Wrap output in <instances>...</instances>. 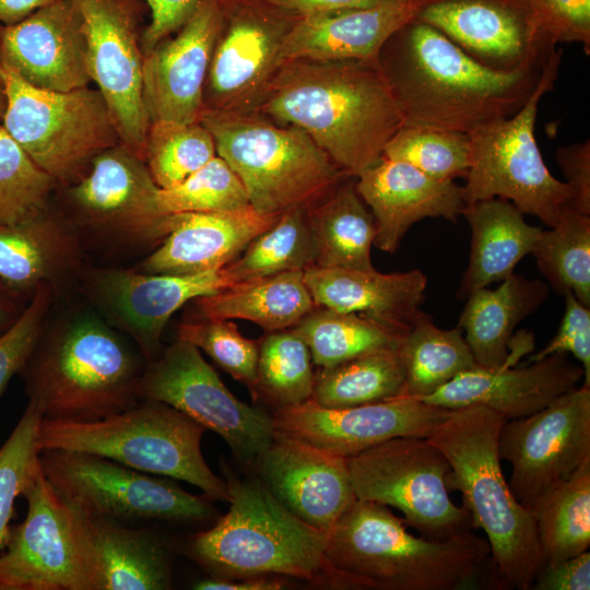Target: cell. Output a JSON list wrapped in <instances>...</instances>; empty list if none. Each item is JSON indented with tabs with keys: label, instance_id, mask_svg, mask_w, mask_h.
<instances>
[{
	"label": "cell",
	"instance_id": "cell-1",
	"mask_svg": "<svg viewBox=\"0 0 590 590\" xmlns=\"http://www.w3.org/2000/svg\"><path fill=\"white\" fill-rule=\"evenodd\" d=\"M256 111L305 131L350 177L377 163L403 125L378 58L285 61Z\"/></svg>",
	"mask_w": 590,
	"mask_h": 590
},
{
	"label": "cell",
	"instance_id": "cell-2",
	"mask_svg": "<svg viewBox=\"0 0 590 590\" xmlns=\"http://www.w3.org/2000/svg\"><path fill=\"white\" fill-rule=\"evenodd\" d=\"M378 61L403 125L463 133L516 114L545 62L509 71L486 67L415 19L388 39Z\"/></svg>",
	"mask_w": 590,
	"mask_h": 590
},
{
	"label": "cell",
	"instance_id": "cell-3",
	"mask_svg": "<svg viewBox=\"0 0 590 590\" xmlns=\"http://www.w3.org/2000/svg\"><path fill=\"white\" fill-rule=\"evenodd\" d=\"M506 417L480 404L449 410L426 439L447 459L448 491L462 496L472 527L486 534L496 577L507 587L531 588L542 564L535 518L512 494L499 457Z\"/></svg>",
	"mask_w": 590,
	"mask_h": 590
},
{
	"label": "cell",
	"instance_id": "cell-4",
	"mask_svg": "<svg viewBox=\"0 0 590 590\" xmlns=\"http://www.w3.org/2000/svg\"><path fill=\"white\" fill-rule=\"evenodd\" d=\"M229 509L192 536L191 556L213 577H291L332 589H361L329 563L328 535L287 510L261 483L226 472Z\"/></svg>",
	"mask_w": 590,
	"mask_h": 590
},
{
	"label": "cell",
	"instance_id": "cell-5",
	"mask_svg": "<svg viewBox=\"0 0 590 590\" xmlns=\"http://www.w3.org/2000/svg\"><path fill=\"white\" fill-rule=\"evenodd\" d=\"M406 527L389 507L356 499L329 533L327 558L361 589L457 590L491 556L487 540L471 530L430 540Z\"/></svg>",
	"mask_w": 590,
	"mask_h": 590
},
{
	"label": "cell",
	"instance_id": "cell-6",
	"mask_svg": "<svg viewBox=\"0 0 590 590\" xmlns=\"http://www.w3.org/2000/svg\"><path fill=\"white\" fill-rule=\"evenodd\" d=\"M144 366L107 326L83 318L42 331L19 374L43 420L90 422L141 401Z\"/></svg>",
	"mask_w": 590,
	"mask_h": 590
},
{
	"label": "cell",
	"instance_id": "cell-7",
	"mask_svg": "<svg viewBox=\"0 0 590 590\" xmlns=\"http://www.w3.org/2000/svg\"><path fill=\"white\" fill-rule=\"evenodd\" d=\"M200 122L212 134L216 155L243 182L249 204L262 214L307 209L350 177L305 131L259 111L203 110Z\"/></svg>",
	"mask_w": 590,
	"mask_h": 590
},
{
	"label": "cell",
	"instance_id": "cell-8",
	"mask_svg": "<svg viewBox=\"0 0 590 590\" xmlns=\"http://www.w3.org/2000/svg\"><path fill=\"white\" fill-rule=\"evenodd\" d=\"M205 428L173 406L152 400L90 422L43 420L39 451L62 449L93 453L134 470L180 480L199 487L208 499L228 502L226 482L205 462Z\"/></svg>",
	"mask_w": 590,
	"mask_h": 590
},
{
	"label": "cell",
	"instance_id": "cell-9",
	"mask_svg": "<svg viewBox=\"0 0 590 590\" xmlns=\"http://www.w3.org/2000/svg\"><path fill=\"white\" fill-rule=\"evenodd\" d=\"M562 56V49L552 50L533 92L516 114L485 122L468 133L470 166L462 187L465 204L505 199L548 227L570 205L569 186L550 173L534 134L539 103L554 86Z\"/></svg>",
	"mask_w": 590,
	"mask_h": 590
},
{
	"label": "cell",
	"instance_id": "cell-10",
	"mask_svg": "<svg viewBox=\"0 0 590 590\" xmlns=\"http://www.w3.org/2000/svg\"><path fill=\"white\" fill-rule=\"evenodd\" d=\"M2 126L32 161L55 181L80 179L101 152L119 143L98 90L51 92L26 83L3 67Z\"/></svg>",
	"mask_w": 590,
	"mask_h": 590
},
{
	"label": "cell",
	"instance_id": "cell-11",
	"mask_svg": "<svg viewBox=\"0 0 590 590\" xmlns=\"http://www.w3.org/2000/svg\"><path fill=\"white\" fill-rule=\"evenodd\" d=\"M38 461L56 493L68 505L93 516L121 522H202L216 514L206 497L102 456L45 449Z\"/></svg>",
	"mask_w": 590,
	"mask_h": 590
},
{
	"label": "cell",
	"instance_id": "cell-12",
	"mask_svg": "<svg viewBox=\"0 0 590 590\" xmlns=\"http://www.w3.org/2000/svg\"><path fill=\"white\" fill-rule=\"evenodd\" d=\"M346 464L356 499L398 509L421 536L442 540L473 528L467 508L450 499L447 459L426 437L389 439Z\"/></svg>",
	"mask_w": 590,
	"mask_h": 590
},
{
	"label": "cell",
	"instance_id": "cell-13",
	"mask_svg": "<svg viewBox=\"0 0 590 590\" xmlns=\"http://www.w3.org/2000/svg\"><path fill=\"white\" fill-rule=\"evenodd\" d=\"M138 396L166 403L216 433L249 467L256 465L273 439L272 415L238 400L200 350L181 340L145 364Z\"/></svg>",
	"mask_w": 590,
	"mask_h": 590
},
{
	"label": "cell",
	"instance_id": "cell-14",
	"mask_svg": "<svg viewBox=\"0 0 590 590\" xmlns=\"http://www.w3.org/2000/svg\"><path fill=\"white\" fill-rule=\"evenodd\" d=\"M72 1L83 21L90 79L106 102L119 142L143 160L150 127L143 99V2Z\"/></svg>",
	"mask_w": 590,
	"mask_h": 590
},
{
	"label": "cell",
	"instance_id": "cell-15",
	"mask_svg": "<svg viewBox=\"0 0 590 590\" xmlns=\"http://www.w3.org/2000/svg\"><path fill=\"white\" fill-rule=\"evenodd\" d=\"M221 2L222 24L204 85L203 110H256L283 64V44L298 17L259 0Z\"/></svg>",
	"mask_w": 590,
	"mask_h": 590
},
{
	"label": "cell",
	"instance_id": "cell-16",
	"mask_svg": "<svg viewBox=\"0 0 590 590\" xmlns=\"http://www.w3.org/2000/svg\"><path fill=\"white\" fill-rule=\"evenodd\" d=\"M498 450L511 465L512 494L531 511L590 459V387L578 386L535 413L506 420Z\"/></svg>",
	"mask_w": 590,
	"mask_h": 590
},
{
	"label": "cell",
	"instance_id": "cell-17",
	"mask_svg": "<svg viewBox=\"0 0 590 590\" xmlns=\"http://www.w3.org/2000/svg\"><path fill=\"white\" fill-rule=\"evenodd\" d=\"M22 496L26 516L0 548V590H93L70 509L40 465Z\"/></svg>",
	"mask_w": 590,
	"mask_h": 590
},
{
	"label": "cell",
	"instance_id": "cell-18",
	"mask_svg": "<svg viewBox=\"0 0 590 590\" xmlns=\"http://www.w3.org/2000/svg\"><path fill=\"white\" fill-rule=\"evenodd\" d=\"M448 413L420 399L397 397L343 409L309 400L275 411L272 420L275 432L347 459L396 437H427Z\"/></svg>",
	"mask_w": 590,
	"mask_h": 590
},
{
	"label": "cell",
	"instance_id": "cell-19",
	"mask_svg": "<svg viewBox=\"0 0 590 590\" xmlns=\"http://www.w3.org/2000/svg\"><path fill=\"white\" fill-rule=\"evenodd\" d=\"M158 189L145 162L119 142L94 157L70 197L82 220L101 233L156 241L172 227V214L158 209Z\"/></svg>",
	"mask_w": 590,
	"mask_h": 590
},
{
	"label": "cell",
	"instance_id": "cell-20",
	"mask_svg": "<svg viewBox=\"0 0 590 590\" xmlns=\"http://www.w3.org/2000/svg\"><path fill=\"white\" fill-rule=\"evenodd\" d=\"M414 19L496 70L541 64L555 49L538 37L523 0H424Z\"/></svg>",
	"mask_w": 590,
	"mask_h": 590
},
{
	"label": "cell",
	"instance_id": "cell-21",
	"mask_svg": "<svg viewBox=\"0 0 590 590\" xmlns=\"http://www.w3.org/2000/svg\"><path fill=\"white\" fill-rule=\"evenodd\" d=\"M221 24V0H202L173 35L144 55L143 99L150 123L200 121L204 85Z\"/></svg>",
	"mask_w": 590,
	"mask_h": 590
},
{
	"label": "cell",
	"instance_id": "cell-22",
	"mask_svg": "<svg viewBox=\"0 0 590 590\" xmlns=\"http://www.w3.org/2000/svg\"><path fill=\"white\" fill-rule=\"evenodd\" d=\"M255 468L287 510L326 535L356 500L345 458L275 430Z\"/></svg>",
	"mask_w": 590,
	"mask_h": 590
},
{
	"label": "cell",
	"instance_id": "cell-23",
	"mask_svg": "<svg viewBox=\"0 0 590 590\" xmlns=\"http://www.w3.org/2000/svg\"><path fill=\"white\" fill-rule=\"evenodd\" d=\"M0 58L37 88L69 92L91 81L83 21L72 0H56L2 26Z\"/></svg>",
	"mask_w": 590,
	"mask_h": 590
},
{
	"label": "cell",
	"instance_id": "cell-24",
	"mask_svg": "<svg viewBox=\"0 0 590 590\" xmlns=\"http://www.w3.org/2000/svg\"><path fill=\"white\" fill-rule=\"evenodd\" d=\"M229 286L222 269L187 275L108 270L95 279L101 303L133 337L146 363L160 356L161 335L176 310Z\"/></svg>",
	"mask_w": 590,
	"mask_h": 590
},
{
	"label": "cell",
	"instance_id": "cell-25",
	"mask_svg": "<svg viewBox=\"0 0 590 590\" xmlns=\"http://www.w3.org/2000/svg\"><path fill=\"white\" fill-rule=\"evenodd\" d=\"M582 378V367L557 353L519 368L479 366L420 400L448 410L480 404L512 420L542 410Z\"/></svg>",
	"mask_w": 590,
	"mask_h": 590
},
{
	"label": "cell",
	"instance_id": "cell-26",
	"mask_svg": "<svg viewBox=\"0 0 590 590\" xmlns=\"http://www.w3.org/2000/svg\"><path fill=\"white\" fill-rule=\"evenodd\" d=\"M355 188L376 223L374 245L394 253L410 227L426 217L457 221L462 187L433 178L409 163L382 156L355 177Z\"/></svg>",
	"mask_w": 590,
	"mask_h": 590
},
{
	"label": "cell",
	"instance_id": "cell-27",
	"mask_svg": "<svg viewBox=\"0 0 590 590\" xmlns=\"http://www.w3.org/2000/svg\"><path fill=\"white\" fill-rule=\"evenodd\" d=\"M68 507L93 590L172 588L169 557L154 534Z\"/></svg>",
	"mask_w": 590,
	"mask_h": 590
},
{
	"label": "cell",
	"instance_id": "cell-28",
	"mask_svg": "<svg viewBox=\"0 0 590 590\" xmlns=\"http://www.w3.org/2000/svg\"><path fill=\"white\" fill-rule=\"evenodd\" d=\"M278 217L252 206L172 214L169 233L145 258L141 272L187 275L222 269Z\"/></svg>",
	"mask_w": 590,
	"mask_h": 590
},
{
	"label": "cell",
	"instance_id": "cell-29",
	"mask_svg": "<svg viewBox=\"0 0 590 590\" xmlns=\"http://www.w3.org/2000/svg\"><path fill=\"white\" fill-rule=\"evenodd\" d=\"M424 0H382L298 19L282 48L283 63L294 59H377L388 39L411 22Z\"/></svg>",
	"mask_w": 590,
	"mask_h": 590
},
{
	"label": "cell",
	"instance_id": "cell-30",
	"mask_svg": "<svg viewBox=\"0 0 590 590\" xmlns=\"http://www.w3.org/2000/svg\"><path fill=\"white\" fill-rule=\"evenodd\" d=\"M317 306L356 312L405 333L423 312L426 275L415 269L381 273L371 270L322 268L304 271Z\"/></svg>",
	"mask_w": 590,
	"mask_h": 590
},
{
	"label": "cell",
	"instance_id": "cell-31",
	"mask_svg": "<svg viewBox=\"0 0 590 590\" xmlns=\"http://www.w3.org/2000/svg\"><path fill=\"white\" fill-rule=\"evenodd\" d=\"M550 293L546 283L514 273L494 290L482 287L465 298L458 326L480 367L512 365V332L535 312Z\"/></svg>",
	"mask_w": 590,
	"mask_h": 590
},
{
	"label": "cell",
	"instance_id": "cell-32",
	"mask_svg": "<svg viewBox=\"0 0 590 590\" xmlns=\"http://www.w3.org/2000/svg\"><path fill=\"white\" fill-rule=\"evenodd\" d=\"M461 215L471 229L469 263L457 292L463 300L514 274L518 262L533 251L543 229L527 223L510 201L500 198L465 204Z\"/></svg>",
	"mask_w": 590,
	"mask_h": 590
},
{
	"label": "cell",
	"instance_id": "cell-33",
	"mask_svg": "<svg viewBox=\"0 0 590 590\" xmlns=\"http://www.w3.org/2000/svg\"><path fill=\"white\" fill-rule=\"evenodd\" d=\"M78 257L74 233L47 212L17 225L0 224V283L14 296H32L72 269Z\"/></svg>",
	"mask_w": 590,
	"mask_h": 590
},
{
	"label": "cell",
	"instance_id": "cell-34",
	"mask_svg": "<svg viewBox=\"0 0 590 590\" xmlns=\"http://www.w3.org/2000/svg\"><path fill=\"white\" fill-rule=\"evenodd\" d=\"M194 305L198 317L245 319L266 332L293 328L317 306L300 270L238 283Z\"/></svg>",
	"mask_w": 590,
	"mask_h": 590
},
{
	"label": "cell",
	"instance_id": "cell-35",
	"mask_svg": "<svg viewBox=\"0 0 590 590\" xmlns=\"http://www.w3.org/2000/svg\"><path fill=\"white\" fill-rule=\"evenodd\" d=\"M306 217L317 248L315 266L375 269L370 249L376 238V223L356 191L355 177L344 178L309 205Z\"/></svg>",
	"mask_w": 590,
	"mask_h": 590
},
{
	"label": "cell",
	"instance_id": "cell-36",
	"mask_svg": "<svg viewBox=\"0 0 590 590\" xmlns=\"http://www.w3.org/2000/svg\"><path fill=\"white\" fill-rule=\"evenodd\" d=\"M398 351L404 367L400 397L421 399L479 367L462 330L441 329L424 311L403 334Z\"/></svg>",
	"mask_w": 590,
	"mask_h": 590
},
{
	"label": "cell",
	"instance_id": "cell-37",
	"mask_svg": "<svg viewBox=\"0 0 590 590\" xmlns=\"http://www.w3.org/2000/svg\"><path fill=\"white\" fill-rule=\"evenodd\" d=\"M404 367L396 350H377L315 374L311 401L322 408L343 409L400 397Z\"/></svg>",
	"mask_w": 590,
	"mask_h": 590
},
{
	"label": "cell",
	"instance_id": "cell-38",
	"mask_svg": "<svg viewBox=\"0 0 590 590\" xmlns=\"http://www.w3.org/2000/svg\"><path fill=\"white\" fill-rule=\"evenodd\" d=\"M542 563L577 556L590 546V459L547 492L531 510Z\"/></svg>",
	"mask_w": 590,
	"mask_h": 590
},
{
	"label": "cell",
	"instance_id": "cell-39",
	"mask_svg": "<svg viewBox=\"0 0 590 590\" xmlns=\"http://www.w3.org/2000/svg\"><path fill=\"white\" fill-rule=\"evenodd\" d=\"M293 329L312 363L330 367L377 350H396L404 333L356 312L316 306Z\"/></svg>",
	"mask_w": 590,
	"mask_h": 590
},
{
	"label": "cell",
	"instance_id": "cell-40",
	"mask_svg": "<svg viewBox=\"0 0 590 590\" xmlns=\"http://www.w3.org/2000/svg\"><path fill=\"white\" fill-rule=\"evenodd\" d=\"M244 255L222 268L231 286L287 271H305L316 264L317 248L306 209L279 215L244 250Z\"/></svg>",
	"mask_w": 590,
	"mask_h": 590
},
{
	"label": "cell",
	"instance_id": "cell-41",
	"mask_svg": "<svg viewBox=\"0 0 590 590\" xmlns=\"http://www.w3.org/2000/svg\"><path fill=\"white\" fill-rule=\"evenodd\" d=\"M312 364L307 344L293 329L267 332L258 341L253 399L275 411L311 400Z\"/></svg>",
	"mask_w": 590,
	"mask_h": 590
},
{
	"label": "cell",
	"instance_id": "cell-42",
	"mask_svg": "<svg viewBox=\"0 0 590 590\" xmlns=\"http://www.w3.org/2000/svg\"><path fill=\"white\" fill-rule=\"evenodd\" d=\"M550 228L531 252L540 272L557 294L570 292L590 307V215L567 205Z\"/></svg>",
	"mask_w": 590,
	"mask_h": 590
},
{
	"label": "cell",
	"instance_id": "cell-43",
	"mask_svg": "<svg viewBox=\"0 0 590 590\" xmlns=\"http://www.w3.org/2000/svg\"><path fill=\"white\" fill-rule=\"evenodd\" d=\"M216 156L214 139L200 122L152 121L143 160L161 189L174 187Z\"/></svg>",
	"mask_w": 590,
	"mask_h": 590
},
{
	"label": "cell",
	"instance_id": "cell-44",
	"mask_svg": "<svg viewBox=\"0 0 590 590\" xmlns=\"http://www.w3.org/2000/svg\"><path fill=\"white\" fill-rule=\"evenodd\" d=\"M382 156L409 163L433 178L455 181L467 176L470 142L468 133L402 125Z\"/></svg>",
	"mask_w": 590,
	"mask_h": 590
},
{
	"label": "cell",
	"instance_id": "cell-45",
	"mask_svg": "<svg viewBox=\"0 0 590 590\" xmlns=\"http://www.w3.org/2000/svg\"><path fill=\"white\" fill-rule=\"evenodd\" d=\"M55 184L0 125V224L17 225L47 212Z\"/></svg>",
	"mask_w": 590,
	"mask_h": 590
},
{
	"label": "cell",
	"instance_id": "cell-46",
	"mask_svg": "<svg viewBox=\"0 0 590 590\" xmlns=\"http://www.w3.org/2000/svg\"><path fill=\"white\" fill-rule=\"evenodd\" d=\"M157 203L163 214L225 212L251 206L243 182L219 155L180 184L160 188Z\"/></svg>",
	"mask_w": 590,
	"mask_h": 590
},
{
	"label": "cell",
	"instance_id": "cell-47",
	"mask_svg": "<svg viewBox=\"0 0 590 590\" xmlns=\"http://www.w3.org/2000/svg\"><path fill=\"white\" fill-rule=\"evenodd\" d=\"M177 337L206 353L219 367L252 392L258 341L244 337L234 322L196 316L178 326Z\"/></svg>",
	"mask_w": 590,
	"mask_h": 590
},
{
	"label": "cell",
	"instance_id": "cell-48",
	"mask_svg": "<svg viewBox=\"0 0 590 590\" xmlns=\"http://www.w3.org/2000/svg\"><path fill=\"white\" fill-rule=\"evenodd\" d=\"M43 415L27 403L14 429L0 447V548L9 532L19 496L39 467L37 434Z\"/></svg>",
	"mask_w": 590,
	"mask_h": 590
},
{
	"label": "cell",
	"instance_id": "cell-49",
	"mask_svg": "<svg viewBox=\"0 0 590 590\" xmlns=\"http://www.w3.org/2000/svg\"><path fill=\"white\" fill-rule=\"evenodd\" d=\"M538 37L548 47L579 43L590 52V0H523Z\"/></svg>",
	"mask_w": 590,
	"mask_h": 590
},
{
	"label": "cell",
	"instance_id": "cell-50",
	"mask_svg": "<svg viewBox=\"0 0 590 590\" xmlns=\"http://www.w3.org/2000/svg\"><path fill=\"white\" fill-rule=\"evenodd\" d=\"M49 298V284H40L16 320L0 333V398L13 375L19 374L43 331Z\"/></svg>",
	"mask_w": 590,
	"mask_h": 590
},
{
	"label": "cell",
	"instance_id": "cell-51",
	"mask_svg": "<svg viewBox=\"0 0 590 590\" xmlns=\"http://www.w3.org/2000/svg\"><path fill=\"white\" fill-rule=\"evenodd\" d=\"M565 312L555 337L540 351L530 356L536 362L557 353H570L581 363L585 381L590 387V309L581 304L573 293L567 292Z\"/></svg>",
	"mask_w": 590,
	"mask_h": 590
},
{
	"label": "cell",
	"instance_id": "cell-52",
	"mask_svg": "<svg viewBox=\"0 0 590 590\" xmlns=\"http://www.w3.org/2000/svg\"><path fill=\"white\" fill-rule=\"evenodd\" d=\"M555 157L571 190L569 206L590 215V141L558 146Z\"/></svg>",
	"mask_w": 590,
	"mask_h": 590
},
{
	"label": "cell",
	"instance_id": "cell-53",
	"mask_svg": "<svg viewBox=\"0 0 590 590\" xmlns=\"http://www.w3.org/2000/svg\"><path fill=\"white\" fill-rule=\"evenodd\" d=\"M151 11V22L142 31L143 54H149L162 40L173 35L193 13L202 0H144Z\"/></svg>",
	"mask_w": 590,
	"mask_h": 590
},
{
	"label": "cell",
	"instance_id": "cell-54",
	"mask_svg": "<svg viewBox=\"0 0 590 590\" xmlns=\"http://www.w3.org/2000/svg\"><path fill=\"white\" fill-rule=\"evenodd\" d=\"M533 590H589L590 553L588 551L558 562L542 563L533 578Z\"/></svg>",
	"mask_w": 590,
	"mask_h": 590
},
{
	"label": "cell",
	"instance_id": "cell-55",
	"mask_svg": "<svg viewBox=\"0 0 590 590\" xmlns=\"http://www.w3.org/2000/svg\"><path fill=\"white\" fill-rule=\"evenodd\" d=\"M298 19L328 12L365 8L382 0H259Z\"/></svg>",
	"mask_w": 590,
	"mask_h": 590
},
{
	"label": "cell",
	"instance_id": "cell-56",
	"mask_svg": "<svg viewBox=\"0 0 590 590\" xmlns=\"http://www.w3.org/2000/svg\"><path fill=\"white\" fill-rule=\"evenodd\" d=\"M285 581L281 576L266 575L237 579L211 576L193 585L197 590H280Z\"/></svg>",
	"mask_w": 590,
	"mask_h": 590
},
{
	"label": "cell",
	"instance_id": "cell-57",
	"mask_svg": "<svg viewBox=\"0 0 590 590\" xmlns=\"http://www.w3.org/2000/svg\"><path fill=\"white\" fill-rule=\"evenodd\" d=\"M56 0H0V23L14 24Z\"/></svg>",
	"mask_w": 590,
	"mask_h": 590
},
{
	"label": "cell",
	"instance_id": "cell-58",
	"mask_svg": "<svg viewBox=\"0 0 590 590\" xmlns=\"http://www.w3.org/2000/svg\"><path fill=\"white\" fill-rule=\"evenodd\" d=\"M14 297L0 283V333L8 329L21 314H16Z\"/></svg>",
	"mask_w": 590,
	"mask_h": 590
},
{
	"label": "cell",
	"instance_id": "cell-59",
	"mask_svg": "<svg viewBox=\"0 0 590 590\" xmlns=\"http://www.w3.org/2000/svg\"><path fill=\"white\" fill-rule=\"evenodd\" d=\"M2 25L0 24V31ZM5 83H4V76H3V66L0 58V121L2 120L3 113L5 109Z\"/></svg>",
	"mask_w": 590,
	"mask_h": 590
}]
</instances>
